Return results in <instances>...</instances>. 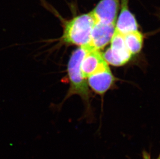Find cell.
Listing matches in <instances>:
<instances>
[{"mask_svg":"<svg viewBox=\"0 0 160 159\" xmlns=\"http://www.w3.org/2000/svg\"><path fill=\"white\" fill-rule=\"evenodd\" d=\"M88 79V85L91 89L101 96L104 95L116 81L109 67L91 75Z\"/></svg>","mask_w":160,"mask_h":159,"instance_id":"obj_8","label":"cell"},{"mask_svg":"<svg viewBox=\"0 0 160 159\" xmlns=\"http://www.w3.org/2000/svg\"><path fill=\"white\" fill-rule=\"evenodd\" d=\"M127 48L132 55L140 52L143 46L144 36L139 30L128 33L124 36Z\"/></svg>","mask_w":160,"mask_h":159,"instance_id":"obj_9","label":"cell"},{"mask_svg":"<svg viewBox=\"0 0 160 159\" xmlns=\"http://www.w3.org/2000/svg\"><path fill=\"white\" fill-rule=\"evenodd\" d=\"M142 159H160V154L159 156L157 158H156V159H152L150 153H148V152H146V151L143 150L142 153Z\"/></svg>","mask_w":160,"mask_h":159,"instance_id":"obj_10","label":"cell"},{"mask_svg":"<svg viewBox=\"0 0 160 159\" xmlns=\"http://www.w3.org/2000/svg\"><path fill=\"white\" fill-rule=\"evenodd\" d=\"M44 5L59 19L61 23L63 32L61 37L56 40L58 41L57 46H77L82 47L89 44L95 23L90 12L73 16L70 19H65L56 9L46 4L45 2Z\"/></svg>","mask_w":160,"mask_h":159,"instance_id":"obj_1","label":"cell"},{"mask_svg":"<svg viewBox=\"0 0 160 159\" xmlns=\"http://www.w3.org/2000/svg\"><path fill=\"white\" fill-rule=\"evenodd\" d=\"M110 42V48L103 54L107 63L119 67L129 62L132 55L126 46L124 36L115 31Z\"/></svg>","mask_w":160,"mask_h":159,"instance_id":"obj_3","label":"cell"},{"mask_svg":"<svg viewBox=\"0 0 160 159\" xmlns=\"http://www.w3.org/2000/svg\"><path fill=\"white\" fill-rule=\"evenodd\" d=\"M108 67V65L104 59L103 54L98 50L88 51L83 57L80 65L82 74L85 79L104 70Z\"/></svg>","mask_w":160,"mask_h":159,"instance_id":"obj_7","label":"cell"},{"mask_svg":"<svg viewBox=\"0 0 160 159\" xmlns=\"http://www.w3.org/2000/svg\"><path fill=\"white\" fill-rule=\"evenodd\" d=\"M121 0H100L90 12L95 23L116 24Z\"/></svg>","mask_w":160,"mask_h":159,"instance_id":"obj_4","label":"cell"},{"mask_svg":"<svg viewBox=\"0 0 160 159\" xmlns=\"http://www.w3.org/2000/svg\"><path fill=\"white\" fill-rule=\"evenodd\" d=\"M88 50L80 47L74 50L70 56L67 66V73L70 87L63 102L73 95L80 96L86 105L87 110H90V99L92 95L89 88L88 81L82 75L80 69L82 60Z\"/></svg>","mask_w":160,"mask_h":159,"instance_id":"obj_2","label":"cell"},{"mask_svg":"<svg viewBox=\"0 0 160 159\" xmlns=\"http://www.w3.org/2000/svg\"><path fill=\"white\" fill-rule=\"evenodd\" d=\"M129 0H121L120 8L115 24V32L123 35L139 30V25L134 15L129 8Z\"/></svg>","mask_w":160,"mask_h":159,"instance_id":"obj_6","label":"cell"},{"mask_svg":"<svg viewBox=\"0 0 160 159\" xmlns=\"http://www.w3.org/2000/svg\"><path fill=\"white\" fill-rule=\"evenodd\" d=\"M115 24L95 23L92 30L90 41L84 46L89 51L104 48L111 41L115 33Z\"/></svg>","mask_w":160,"mask_h":159,"instance_id":"obj_5","label":"cell"},{"mask_svg":"<svg viewBox=\"0 0 160 159\" xmlns=\"http://www.w3.org/2000/svg\"></svg>","mask_w":160,"mask_h":159,"instance_id":"obj_11","label":"cell"}]
</instances>
